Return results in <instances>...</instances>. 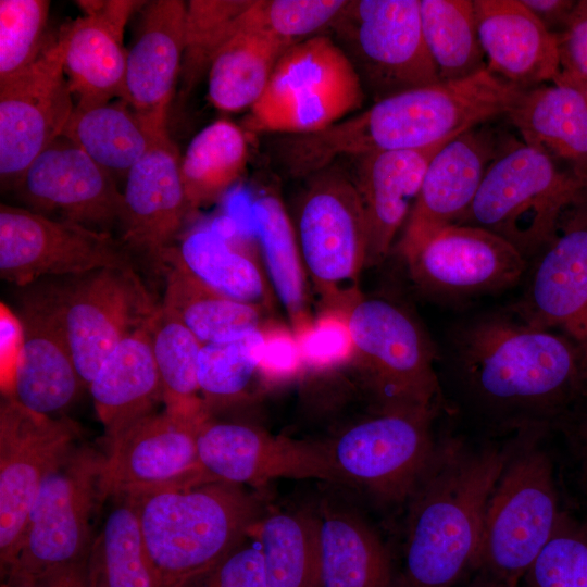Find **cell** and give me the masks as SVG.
<instances>
[{"label":"cell","instance_id":"44dd1931","mask_svg":"<svg viewBox=\"0 0 587 587\" xmlns=\"http://www.w3.org/2000/svg\"><path fill=\"white\" fill-rule=\"evenodd\" d=\"M512 140L485 123L455 136L436 153L397 246L403 260L433 235L462 220L489 165Z\"/></svg>","mask_w":587,"mask_h":587},{"label":"cell","instance_id":"d6a6232c","mask_svg":"<svg viewBox=\"0 0 587 587\" xmlns=\"http://www.w3.org/2000/svg\"><path fill=\"white\" fill-rule=\"evenodd\" d=\"M251 218L270 283L299 337L313 322L296 229L280 199L271 193L252 203Z\"/></svg>","mask_w":587,"mask_h":587},{"label":"cell","instance_id":"484cf974","mask_svg":"<svg viewBox=\"0 0 587 587\" xmlns=\"http://www.w3.org/2000/svg\"><path fill=\"white\" fill-rule=\"evenodd\" d=\"M487 68L524 89L552 83L561 73L557 34L521 0H473Z\"/></svg>","mask_w":587,"mask_h":587},{"label":"cell","instance_id":"f907efd6","mask_svg":"<svg viewBox=\"0 0 587 587\" xmlns=\"http://www.w3.org/2000/svg\"><path fill=\"white\" fill-rule=\"evenodd\" d=\"M5 587H97V582L89 557L79 563L53 570Z\"/></svg>","mask_w":587,"mask_h":587},{"label":"cell","instance_id":"f6af8a7d","mask_svg":"<svg viewBox=\"0 0 587 587\" xmlns=\"http://www.w3.org/2000/svg\"><path fill=\"white\" fill-rule=\"evenodd\" d=\"M346 3V0H252L242 23L296 43L332 25Z\"/></svg>","mask_w":587,"mask_h":587},{"label":"cell","instance_id":"f546056e","mask_svg":"<svg viewBox=\"0 0 587 587\" xmlns=\"http://www.w3.org/2000/svg\"><path fill=\"white\" fill-rule=\"evenodd\" d=\"M123 34L88 15L61 28L58 38L63 51V68L76 108L117 99L127 101L128 50L123 46Z\"/></svg>","mask_w":587,"mask_h":587},{"label":"cell","instance_id":"5bb4252c","mask_svg":"<svg viewBox=\"0 0 587 587\" xmlns=\"http://www.w3.org/2000/svg\"><path fill=\"white\" fill-rule=\"evenodd\" d=\"M134 268L127 247L110 233L0 205V276L25 287L49 276Z\"/></svg>","mask_w":587,"mask_h":587},{"label":"cell","instance_id":"cb8c5ba5","mask_svg":"<svg viewBox=\"0 0 587 587\" xmlns=\"http://www.w3.org/2000/svg\"><path fill=\"white\" fill-rule=\"evenodd\" d=\"M186 2H146L136 39L127 51V101L152 132L166 128L168 104L180 76Z\"/></svg>","mask_w":587,"mask_h":587},{"label":"cell","instance_id":"8fae6325","mask_svg":"<svg viewBox=\"0 0 587 587\" xmlns=\"http://www.w3.org/2000/svg\"><path fill=\"white\" fill-rule=\"evenodd\" d=\"M42 292L57 315L86 388L102 362L130 333L154 313L134 268H100L64 276Z\"/></svg>","mask_w":587,"mask_h":587},{"label":"cell","instance_id":"836d02e7","mask_svg":"<svg viewBox=\"0 0 587 587\" xmlns=\"http://www.w3.org/2000/svg\"><path fill=\"white\" fill-rule=\"evenodd\" d=\"M161 130L148 129L129 103L117 99L89 108L75 107L62 135L115 179L126 177Z\"/></svg>","mask_w":587,"mask_h":587},{"label":"cell","instance_id":"60d3db41","mask_svg":"<svg viewBox=\"0 0 587 587\" xmlns=\"http://www.w3.org/2000/svg\"><path fill=\"white\" fill-rule=\"evenodd\" d=\"M265 345L264 330L228 341L201 346L198 385L205 410L246 400L262 378L260 364Z\"/></svg>","mask_w":587,"mask_h":587},{"label":"cell","instance_id":"f35d334b","mask_svg":"<svg viewBox=\"0 0 587 587\" xmlns=\"http://www.w3.org/2000/svg\"><path fill=\"white\" fill-rule=\"evenodd\" d=\"M112 499L113 507L90 554L97 587H159L135 499L132 496Z\"/></svg>","mask_w":587,"mask_h":587},{"label":"cell","instance_id":"f1b7e54d","mask_svg":"<svg viewBox=\"0 0 587 587\" xmlns=\"http://www.w3.org/2000/svg\"><path fill=\"white\" fill-rule=\"evenodd\" d=\"M149 320L111 351L88 386L107 442L162 400Z\"/></svg>","mask_w":587,"mask_h":587},{"label":"cell","instance_id":"8d00e7d4","mask_svg":"<svg viewBox=\"0 0 587 587\" xmlns=\"http://www.w3.org/2000/svg\"><path fill=\"white\" fill-rule=\"evenodd\" d=\"M249 155L243 130L221 118L201 129L180 159V175L190 210L215 201L243 173Z\"/></svg>","mask_w":587,"mask_h":587},{"label":"cell","instance_id":"ba28073f","mask_svg":"<svg viewBox=\"0 0 587 587\" xmlns=\"http://www.w3.org/2000/svg\"><path fill=\"white\" fill-rule=\"evenodd\" d=\"M103 454L75 446L46 476L33 502L17 557L5 586L87 560L92 550L91 519L102 502L99 477Z\"/></svg>","mask_w":587,"mask_h":587},{"label":"cell","instance_id":"bcb514c9","mask_svg":"<svg viewBox=\"0 0 587 587\" xmlns=\"http://www.w3.org/2000/svg\"><path fill=\"white\" fill-rule=\"evenodd\" d=\"M190 587H267L260 547L249 533Z\"/></svg>","mask_w":587,"mask_h":587},{"label":"cell","instance_id":"d590c367","mask_svg":"<svg viewBox=\"0 0 587 587\" xmlns=\"http://www.w3.org/2000/svg\"><path fill=\"white\" fill-rule=\"evenodd\" d=\"M249 533L262 552L267 587H319L314 511L262 514Z\"/></svg>","mask_w":587,"mask_h":587},{"label":"cell","instance_id":"83f0119b","mask_svg":"<svg viewBox=\"0 0 587 587\" xmlns=\"http://www.w3.org/2000/svg\"><path fill=\"white\" fill-rule=\"evenodd\" d=\"M314 514L319 587H398L385 545L355 508L327 499Z\"/></svg>","mask_w":587,"mask_h":587},{"label":"cell","instance_id":"7402d4cb","mask_svg":"<svg viewBox=\"0 0 587 587\" xmlns=\"http://www.w3.org/2000/svg\"><path fill=\"white\" fill-rule=\"evenodd\" d=\"M180 159L167 129L157 133L143 157L126 175L122 191V241L160 270L190 211Z\"/></svg>","mask_w":587,"mask_h":587},{"label":"cell","instance_id":"db71d44e","mask_svg":"<svg viewBox=\"0 0 587 587\" xmlns=\"http://www.w3.org/2000/svg\"><path fill=\"white\" fill-rule=\"evenodd\" d=\"M472 587H509L502 584L495 583L492 580H489L485 577H480L476 584H474ZM520 587V586H519Z\"/></svg>","mask_w":587,"mask_h":587},{"label":"cell","instance_id":"603a6c76","mask_svg":"<svg viewBox=\"0 0 587 587\" xmlns=\"http://www.w3.org/2000/svg\"><path fill=\"white\" fill-rule=\"evenodd\" d=\"M21 310L22 339L11 397L34 412L59 417L85 386L62 326L45 298L39 294L28 298Z\"/></svg>","mask_w":587,"mask_h":587},{"label":"cell","instance_id":"7bdbcfd3","mask_svg":"<svg viewBox=\"0 0 587 587\" xmlns=\"http://www.w3.org/2000/svg\"><path fill=\"white\" fill-rule=\"evenodd\" d=\"M50 1H0V80L33 64L49 39L46 26Z\"/></svg>","mask_w":587,"mask_h":587},{"label":"cell","instance_id":"e0dca14e","mask_svg":"<svg viewBox=\"0 0 587 587\" xmlns=\"http://www.w3.org/2000/svg\"><path fill=\"white\" fill-rule=\"evenodd\" d=\"M198 461L210 482L262 487L276 478L342 484L325 442L275 436L240 422L205 416L197 428Z\"/></svg>","mask_w":587,"mask_h":587},{"label":"cell","instance_id":"4dcf8cb0","mask_svg":"<svg viewBox=\"0 0 587 587\" xmlns=\"http://www.w3.org/2000/svg\"><path fill=\"white\" fill-rule=\"evenodd\" d=\"M165 290L160 308L204 345L240 338L262 327V308L230 299L195 277L168 250L162 261Z\"/></svg>","mask_w":587,"mask_h":587},{"label":"cell","instance_id":"7c38bea8","mask_svg":"<svg viewBox=\"0 0 587 587\" xmlns=\"http://www.w3.org/2000/svg\"><path fill=\"white\" fill-rule=\"evenodd\" d=\"M332 26L375 101L440 82L423 37L420 0L347 1Z\"/></svg>","mask_w":587,"mask_h":587},{"label":"cell","instance_id":"7a4b0ae2","mask_svg":"<svg viewBox=\"0 0 587 587\" xmlns=\"http://www.w3.org/2000/svg\"><path fill=\"white\" fill-rule=\"evenodd\" d=\"M411 498L398 587H453L477 566L486 508L510 452L439 448Z\"/></svg>","mask_w":587,"mask_h":587},{"label":"cell","instance_id":"ee69618b","mask_svg":"<svg viewBox=\"0 0 587 587\" xmlns=\"http://www.w3.org/2000/svg\"><path fill=\"white\" fill-rule=\"evenodd\" d=\"M522 582L525 587H587V525L561 515Z\"/></svg>","mask_w":587,"mask_h":587},{"label":"cell","instance_id":"30bf717a","mask_svg":"<svg viewBox=\"0 0 587 587\" xmlns=\"http://www.w3.org/2000/svg\"><path fill=\"white\" fill-rule=\"evenodd\" d=\"M321 173V172H320ZM296 235L307 275L326 303L347 310L366 266L367 230L353 179L322 172L297 210Z\"/></svg>","mask_w":587,"mask_h":587},{"label":"cell","instance_id":"9c48e42d","mask_svg":"<svg viewBox=\"0 0 587 587\" xmlns=\"http://www.w3.org/2000/svg\"><path fill=\"white\" fill-rule=\"evenodd\" d=\"M435 409H382L342 427L325 441L342 485L376 499L411 497L436 454Z\"/></svg>","mask_w":587,"mask_h":587},{"label":"cell","instance_id":"b9f144b4","mask_svg":"<svg viewBox=\"0 0 587 587\" xmlns=\"http://www.w3.org/2000/svg\"><path fill=\"white\" fill-rule=\"evenodd\" d=\"M252 0H190L186 2L184 53L179 76L183 100L199 83L220 51L239 29Z\"/></svg>","mask_w":587,"mask_h":587},{"label":"cell","instance_id":"4fadbf2b","mask_svg":"<svg viewBox=\"0 0 587 587\" xmlns=\"http://www.w3.org/2000/svg\"><path fill=\"white\" fill-rule=\"evenodd\" d=\"M76 425L65 416L34 412L13 397L0 405V561L7 576L46 476L76 446Z\"/></svg>","mask_w":587,"mask_h":587},{"label":"cell","instance_id":"6da1fadb","mask_svg":"<svg viewBox=\"0 0 587 587\" xmlns=\"http://www.w3.org/2000/svg\"><path fill=\"white\" fill-rule=\"evenodd\" d=\"M438 354L454 400L492 427L541 428L587 384L571 339L508 308L452 324Z\"/></svg>","mask_w":587,"mask_h":587},{"label":"cell","instance_id":"7dc6e473","mask_svg":"<svg viewBox=\"0 0 587 587\" xmlns=\"http://www.w3.org/2000/svg\"><path fill=\"white\" fill-rule=\"evenodd\" d=\"M302 362L322 367L352 355V342L346 319L324 317L298 337Z\"/></svg>","mask_w":587,"mask_h":587},{"label":"cell","instance_id":"5b68a950","mask_svg":"<svg viewBox=\"0 0 587 587\" xmlns=\"http://www.w3.org/2000/svg\"><path fill=\"white\" fill-rule=\"evenodd\" d=\"M364 101L360 75L330 37L312 36L290 46L278 60L246 127L292 136L320 132L350 116Z\"/></svg>","mask_w":587,"mask_h":587},{"label":"cell","instance_id":"f5cc1de1","mask_svg":"<svg viewBox=\"0 0 587 587\" xmlns=\"http://www.w3.org/2000/svg\"><path fill=\"white\" fill-rule=\"evenodd\" d=\"M522 3L552 33H560L571 17L577 1L521 0Z\"/></svg>","mask_w":587,"mask_h":587},{"label":"cell","instance_id":"2e32d148","mask_svg":"<svg viewBox=\"0 0 587 587\" xmlns=\"http://www.w3.org/2000/svg\"><path fill=\"white\" fill-rule=\"evenodd\" d=\"M208 415L151 412L107 442L99 477L101 500L210 482L197 450V428Z\"/></svg>","mask_w":587,"mask_h":587},{"label":"cell","instance_id":"d6986e66","mask_svg":"<svg viewBox=\"0 0 587 587\" xmlns=\"http://www.w3.org/2000/svg\"><path fill=\"white\" fill-rule=\"evenodd\" d=\"M526 274L521 297L508 309L532 326L571 339L587 369V197L565 214Z\"/></svg>","mask_w":587,"mask_h":587},{"label":"cell","instance_id":"277c9868","mask_svg":"<svg viewBox=\"0 0 587 587\" xmlns=\"http://www.w3.org/2000/svg\"><path fill=\"white\" fill-rule=\"evenodd\" d=\"M587 197V176L513 140L489 165L458 224L484 228L530 263L557 235L565 214Z\"/></svg>","mask_w":587,"mask_h":587},{"label":"cell","instance_id":"ac0fdd59","mask_svg":"<svg viewBox=\"0 0 587 587\" xmlns=\"http://www.w3.org/2000/svg\"><path fill=\"white\" fill-rule=\"evenodd\" d=\"M404 261L420 289L450 303L511 288L529 266L501 237L464 224L442 228Z\"/></svg>","mask_w":587,"mask_h":587},{"label":"cell","instance_id":"d4e9b609","mask_svg":"<svg viewBox=\"0 0 587 587\" xmlns=\"http://www.w3.org/2000/svg\"><path fill=\"white\" fill-rule=\"evenodd\" d=\"M451 139L419 149L382 151L357 158L353 182L366 223V266H376L388 257L415 203L430 161Z\"/></svg>","mask_w":587,"mask_h":587},{"label":"cell","instance_id":"52a82bcc","mask_svg":"<svg viewBox=\"0 0 587 587\" xmlns=\"http://www.w3.org/2000/svg\"><path fill=\"white\" fill-rule=\"evenodd\" d=\"M509 455L487 503L476 569L519 587L554 532L561 514L547 455L524 446Z\"/></svg>","mask_w":587,"mask_h":587},{"label":"cell","instance_id":"c3c4849f","mask_svg":"<svg viewBox=\"0 0 587 587\" xmlns=\"http://www.w3.org/2000/svg\"><path fill=\"white\" fill-rule=\"evenodd\" d=\"M561 73L587 85V0H579L564 28L557 34Z\"/></svg>","mask_w":587,"mask_h":587},{"label":"cell","instance_id":"e575fe53","mask_svg":"<svg viewBox=\"0 0 587 587\" xmlns=\"http://www.w3.org/2000/svg\"><path fill=\"white\" fill-rule=\"evenodd\" d=\"M213 225L188 234L170 250L177 261L213 290L240 302L265 308L270 291L257 262Z\"/></svg>","mask_w":587,"mask_h":587},{"label":"cell","instance_id":"816d5d0a","mask_svg":"<svg viewBox=\"0 0 587 587\" xmlns=\"http://www.w3.org/2000/svg\"><path fill=\"white\" fill-rule=\"evenodd\" d=\"M145 1L134 0H80L76 4L84 12V15L96 17L121 33L130 15L145 5Z\"/></svg>","mask_w":587,"mask_h":587},{"label":"cell","instance_id":"9a60e30c","mask_svg":"<svg viewBox=\"0 0 587 587\" xmlns=\"http://www.w3.org/2000/svg\"><path fill=\"white\" fill-rule=\"evenodd\" d=\"M75 108L58 38L21 73L0 80V182L14 190L34 160L59 138Z\"/></svg>","mask_w":587,"mask_h":587},{"label":"cell","instance_id":"681fc988","mask_svg":"<svg viewBox=\"0 0 587 587\" xmlns=\"http://www.w3.org/2000/svg\"><path fill=\"white\" fill-rule=\"evenodd\" d=\"M264 336L265 345L260 364L262 377L278 380L294 375L302 363L298 341L279 333H264Z\"/></svg>","mask_w":587,"mask_h":587},{"label":"cell","instance_id":"3957f363","mask_svg":"<svg viewBox=\"0 0 587 587\" xmlns=\"http://www.w3.org/2000/svg\"><path fill=\"white\" fill-rule=\"evenodd\" d=\"M132 497L159 587H190L237 546L262 515L258 496L225 482Z\"/></svg>","mask_w":587,"mask_h":587},{"label":"cell","instance_id":"74e56055","mask_svg":"<svg viewBox=\"0 0 587 587\" xmlns=\"http://www.w3.org/2000/svg\"><path fill=\"white\" fill-rule=\"evenodd\" d=\"M422 33L440 82L487 68L473 0H420Z\"/></svg>","mask_w":587,"mask_h":587},{"label":"cell","instance_id":"ffe728a7","mask_svg":"<svg viewBox=\"0 0 587 587\" xmlns=\"http://www.w3.org/2000/svg\"><path fill=\"white\" fill-rule=\"evenodd\" d=\"M24 208L108 232L121 224L123 193L115 179L64 135L28 166L13 190Z\"/></svg>","mask_w":587,"mask_h":587},{"label":"cell","instance_id":"ab89813d","mask_svg":"<svg viewBox=\"0 0 587 587\" xmlns=\"http://www.w3.org/2000/svg\"><path fill=\"white\" fill-rule=\"evenodd\" d=\"M149 325L165 409L193 417L209 414L198 385V357L202 344L160 305Z\"/></svg>","mask_w":587,"mask_h":587},{"label":"cell","instance_id":"4316f807","mask_svg":"<svg viewBox=\"0 0 587 587\" xmlns=\"http://www.w3.org/2000/svg\"><path fill=\"white\" fill-rule=\"evenodd\" d=\"M523 142L587 176V85L563 73L525 89L505 116Z\"/></svg>","mask_w":587,"mask_h":587},{"label":"cell","instance_id":"1f68e13d","mask_svg":"<svg viewBox=\"0 0 587 587\" xmlns=\"http://www.w3.org/2000/svg\"><path fill=\"white\" fill-rule=\"evenodd\" d=\"M294 42L242 23L220 49L208 72L211 103L225 112L251 109L263 95L283 53Z\"/></svg>","mask_w":587,"mask_h":587},{"label":"cell","instance_id":"8992f818","mask_svg":"<svg viewBox=\"0 0 587 587\" xmlns=\"http://www.w3.org/2000/svg\"><path fill=\"white\" fill-rule=\"evenodd\" d=\"M363 388L382 409H435L438 352L414 316L386 298H358L346 310Z\"/></svg>","mask_w":587,"mask_h":587}]
</instances>
